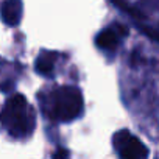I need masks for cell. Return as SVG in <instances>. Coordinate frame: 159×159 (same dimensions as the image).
<instances>
[{
	"instance_id": "obj_1",
	"label": "cell",
	"mask_w": 159,
	"mask_h": 159,
	"mask_svg": "<svg viewBox=\"0 0 159 159\" xmlns=\"http://www.w3.org/2000/svg\"><path fill=\"white\" fill-rule=\"evenodd\" d=\"M83 111V95L73 86H64L52 95V117L59 122L76 119Z\"/></svg>"
},
{
	"instance_id": "obj_2",
	"label": "cell",
	"mask_w": 159,
	"mask_h": 159,
	"mask_svg": "<svg viewBox=\"0 0 159 159\" xmlns=\"http://www.w3.org/2000/svg\"><path fill=\"white\" fill-rule=\"evenodd\" d=\"M0 119H2L3 125L8 128L11 134L14 136L25 134L30 128V112H28V103L25 97L20 94L13 95L7 102Z\"/></svg>"
},
{
	"instance_id": "obj_3",
	"label": "cell",
	"mask_w": 159,
	"mask_h": 159,
	"mask_svg": "<svg viewBox=\"0 0 159 159\" xmlns=\"http://www.w3.org/2000/svg\"><path fill=\"white\" fill-rule=\"evenodd\" d=\"M114 143L119 148L122 159H148L147 147L128 131H120L114 137Z\"/></svg>"
},
{
	"instance_id": "obj_4",
	"label": "cell",
	"mask_w": 159,
	"mask_h": 159,
	"mask_svg": "<svg viewBox=\"0 0 159 159\" xmlns=\"http://www.w3.org/2000/svg\"><path fill=\"white\" fill-rule=\"evenodd\" d=\"M22 14V2L20 0H7L2 5V19L7 25H17Z\"/></svg>"
},
{
	"instance_id": "obj_5",
	"label": "cell",
	"mask_w": 159,
	"mask_h": 159,
	"mask_svg": "<svg viewBox=\"0 0 159 159\" xmlns=\"http://www.w3.org/2000/svg\"><path fill=\"white\" fill-rule=\"evenodd\" d=\"M97 45L106 50H112L117 44H119V33L114 28H106L103 31H100V34L97 36Z\"/></svg>"
},
{
	"instance_id": "obj_6",
	"label": "cell",
	"mask_w": 159,
	"mask_h": 159,
	"mask_svg": "<svg viewBox=\"0 0 159 159\" xmlns=\"http://www.w3.org/2000/svg\"><path fill=\"white\" fill-rule=\"evenodd\" d=\"M55 61H56V53H44V55L38 59V62H36L38 72H39V73H44V75H45V73H50L52 69H53Z\"/></svg>"
},
{
	"instance_id": "obj_7",
	"label": "cell",
	"mask_w": 159,
	"mask_h": 159,
	"mask_svg": "<svg viewBox=\"0 0 159 159\" xmlns=\"http://www.w3.org/2000/svg\"><path fill=\"white\" fill-rule=\"evenodd\" d=\"M53 159H70L69 157V151L66 148H58L53 153Z\"/></svg>"
}]
</instances>
